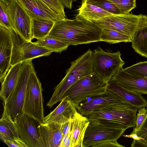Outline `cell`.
<instances>
[{
  "instance_id": "1",
  "label": "cell",
  "mask_w": 147,
  "mask_h": 147,
  "mask_svg": "<svg viewBox=\"0 0 147 147\" xmlns=\"http://www.w3.org/2000/svg\"><path fill=\"white\" fill-rule=\"evenodd\" d=\"M102 29L94 22L76 16L55 24L48 36L70 45H76L100 41Z\"/></svg>"
},
{
  "instance_id": "2",
  "label": "cell",
  "mask_w": 147,
  "mask_h": 147,
  "mask_svg": "<svg viewBox=\"0 0 147 147\" xmlns=\"http://www.w3.org/2000/svg\"><path fill=\"white\" fill-rule=\"evenodd\" d=\"M93 51L89 49L71 63L66 75L56 86L47 105L51 108L63 98L70 88L80 79L93 73Z\"/></svg>"
},
{
  "instance_id": "3",
  "label": "cell",
  "mask_w": 147,
  "mask_h": 147,
  "mask_svg": "<svg viewBox=\"0 0 147 147\" xmlns=\"http://www.w3.org/2000/svg\"><path fill=\"white\" fill-rule=\"evenodd\" d=\"M34 70L32 60L22 63L17 85L10 96L3 103V113L9 116L14 122L24 113V106L27 85L30 75Z\"/></svg>"
},
{
  "instance_id": "4",
  "label": "cell",
  "mask_w": 147,
  "mask_h": 147,
  "mask_svg": "<svg viewBox=\"0 0 147 147\" xmlns=\"http://www.w3.org/2000/svg\"><path fill=\"white\" fill-rule=\"evenodd\" d=\"M93 22L102 29L116 31L132 39L137 32L147 26V16L130 13L112 14Z\"/></svg>"
},
{
  "instance_id": "5",
  "label": "cell",
  "mask_w": 147,
  "mask_h": 147,
  "mask_svg": "<svg viewBox=\"0 0 147 147\" xmlns=\"http://www.w3.org/2000/svg\"><path fill=\"white\" fill-rule=\"evenodd\" d=\"M108 86V82L93 73L83 77L72 86L64 97L67 96L76 107L87 98L105 93L107 90Z\"/></svg>"
},
{
  "instance_id": "6",
  "label": "cell",
  "mask_w": 147,
  "mask_h": 147,
  "mask_svg": "<svg viewBox=\"0 0 147 147\" xmlns=\"http://www.w3.org/2000/svg\"><path fill=\"white\" fill-rule=\"evenodd\" d=\"M138 108L127 103L113 104L86 116L88 120L117 123L128 127H135L136 114Z\"/></svg>"
},
{
  "instance_id": "7",
  "label": "cell",
  "mask_w": 147,
  "mask_h": 147,
  "mask_svg": "<svg viewBox=\"0 0 147 147\" xmlns=\"http://www.w3.org/2000/svg\"><path fill=\"white\" fill-rule=\"evenodd\" d=\"M83 139V147L94 146L99 144L117 141L129 127L117 123L109 125L89 121Z\"/></svg>"
},
{
  "instance_id": "8",
  "label": "cell",
  "mask_w": 147,
  "mask_h": 147,
  "mask_svg": "<svg viewBox=\"0 0 147 147\" xmlns=\"http://www.w3.org/2000/svg\"><path fill=\"white\" fill-rule=\"evenodd\" d=\"M119 51L106 52L100 47L93 51V72L108 82L121 68L125 62L121 58Z\"/></svg>"
},
{
  "instance_id": "9",
  "label": "cell",
  "mask_w": 147,
  "mask_h": 147,
  "mask_svg": "<svg viewBox=\"0 0 147 147\" xmlns=\"http://www.w3.org/2000/svg\"><path fill=\"white\" fill-rule=\"evenodd\" d=\"M42 91L41 84L34 70L27 84L24 112L39 123H43L44 118Z\"/></svg>"
},
{
  "instance_id": "10",
  "label": "cell",
  "mask_w": 147,
  "mask_h": 147,
  "mask_svg": "<svg viewBox=\"0 0 147 147\" xmlns=\"http://www.w3.org/2000/svg\"><path fill=\"white\" fill-rule=\"evenodd\" d=\"M11 32L13 47L11 66L37 57L49 56L53 52L31 41L26 40L13 29Z\"/></svg>"
},
{
  "instance_id": "11",
  "label": "cell",
  "mask_w": 147,
  "mask_h": 147,
  "mask_svg": "<svg viewBox=\"0 0 147 147\" xmlns=\"http://www.w3.org/2000/svg\"><path fill=\"white\" fill-rule=\"evenodd\" d=\"M7 13L13 30L26 40L33 39L32 19L27 14L16 0L7 3Z\"/></svg>"
},
{
  "instance_id": "12",
  "label": "cell",
  "mask_w": 147,
  "mask_h": 147,
  "mask_svg": "<svg viewBox=\"0 0 147 147\" xmlns=\"http://www.w3.org/2000/svg\"><path fill=\"white\" fill-rule=\"evenodd\" d=\"M120 103H127L117 94L107 90L105 93L81 103L76 108L81 114L86 116L109 105Z\"/></svg>"
},
{
  "instance_id": "13",
  "label": "cell",
  "mask_w": 147,
  "mask_h": 147,
  "mask_svg": "<svg viewBox=\"0 0 147 147\" xmlns=\"http://www.w3.org/2000/svg\"><path fill=\"white\" fill-rule=\"evenodd\" d=\"M34 120L31 117L24 113L14 122L19 136L28 147H45Z\"/></svg>"
},
{
  "instance_id": "14",
  "label": "cell",
  "mask_w": 147,
  "mask_h": 147,
  "mask_svg": "<svg viewBox=\"0 0 147 147\" xmlns=\"http://www.w3.org/2000/svg\"><path fill=\"white\" fill-rule=\"evenodd\" d=\"M32 19H44L55 22L64 19L41 0H16Z\"/></svg>"
},
{
  "instance_id": "15",
  "label": "cell",
  "mask_w": 147,
  "mask_h": 147,
  "mask_svg": "<svg viewBox=\"0 0 147 147\" xmlns=\"http://www.w3.org/2000/svg\"><path fill=\"white\" fill-rule=\"evenodd\" d=\"M11 30L0 26V81L1 83L11 66L13 47Z\"/></svg>"
},
{
  "instance_id": "16",
  "label": "cell",
  "mask_w": 147,
  "mask_h": 147,
  "mask_svg": "<svg viewBox=\"0 0 147 147\" xmlns=\"http://www.w3.org/2000/svg\"><path fill=\"white\" fill-rule=\"evenodd\" d=\"M111 79L127 89L141 94H147V78L131 74L122 68Z\"/></svg>"
},
{
  "instance_id": "17",
  "label": "cell",
  "mask_w": 147,
  "mask_h": 147,
  "mask_svg": "<svg viewBox=\"0 0 147 147\" xmlns=\"http://www.w3.org/2000/svg\"><path fill=\"white\" fill-rule=\"evenodd\" d=\"M64 124L40 123L37 129L45 147H60L63 138Z\"/></svg>"
},
{
  "instance_id": "18",
  "label": "cell",
  "mask_w": 147,
  "mask_h": 147,
  "mask_svg": "<svg viewBox=\"0 0 147 147\" xmlns=\"http://www.w3.org/2000/svg\"><path fill=\"white\" fill-rule=\"evenodd\" d=\"M77 111L74 104L65 96L53 111L44 117L43 123L63 124L72 119Z\"/></svg>"
},
{
  "instance_id": "19",
  "label": "cell",
  "mask_w": 147,
  "mask_h": 147,
  "mask_svg": "<svg viewBox=\"0 0 147 147\" xmlns=\"http://www.w3.org/2000/svg\"><path fill=\"white\" fill-rule=\"evenodd\" d=\"M89 123L87 118L78 111L74 114L71 127V147H83V139Z\"/></svg>"
},
{
  "instance_id": "20",
  "label": "cell",
  "mask_w": 147,
  "mask_h": 147,
  "mask_svg": "<svg viewBox=\"0 0 147 147\" xmlns=\"http://www.w3.org/2000/svg\"><path fill=\"white\" fill-rule=\"evenodd\" d=\"M107 90L117 94L128 104L138 108L147 106V101L141 94L121 87L111 78L108 82Z\"/></svg>"
},
{
  "instance_id": "21",
  "label": "cell",
  "mask_w": 147,
  "mask_h": 147,
  "mask_svg": "<svg viewBox=\"0 0 147 147\" xmlns=\"http://www.w3.org/2000/svg\"><path fill=\"white\" fill-rule=\"evenodd\" d=\"M22 62L11 66L1 83L0 96L5 102L14 90L20 77Z\"/></svg>"
},
{
  "instance_id": "22",
  "label": "cell",
  "mask_w": 147,
  "mask_h": 147,
  "mask_svg": "<svg viewBox=\"0 0 147 147\" xmlns=\"http://www.w3.org/2000/svg\"><path fill=\"white\" fill-rule=\"evenodd\" d=\"M77 11L76 16L92 22L113 14L98 7L87 3L83 0Z\"/></svg>"
},
{
  "instance_id": "23",
  "label": "cell",
  "mask_w": 147,
  "mask_h": 147,
  "mask_svg": "<svg viewBox=\"0 0 147 147\" xmlns=\"http://www.w3.org/2000/svg\"><path fill=\"white\" fill-rule=\"evenodd\" d=\"M55 22L44 19L32 20V31L33 39L42 40L48 36Z\"/></svg>"
},
{
  "instance_id": "24",
  "label": "cell",
  "mask_w": 147,
  "mask_h": 147,
  "mask_svg": "<svg viewBox=\"0 0 147 147\" xmlns=\"http://www.w3.org/2000/svg\"><path fill=\"white\" fill-rule=\"evenodd\" d=\"M14 137H19L15 122L10 117L3 113L0 120V138L3 142Z\"/></svg>"
},
{
  "instance_id": "25",
  "label": "cell",
  "mask_w": 147,
  "mask_h": 147,
  "mask_svg": "<svg viewBox=\"0 0 147 147\" xmlns=\"http://www.w3.org/2000/svg\"><path fill=\"white\" fill-rule=\"evenodd\" d=\"M131 42L135 51L147 58V26L137 32Z\"/></svg>"
},
{
  "instance_id": "26",
  "label": "cell",
  "mask_w": 147,
  "mask_h": 147,
  "mask_svg": "<svg viewBox=\"0 0 147 147\" xmlns=\"http://www.w3.org/2000/svg\"><path fill=\"white\" fill-rule=\"evenodd\" d=\"M100 41L110 44L131 42L132 39L129 36L119 32L112 30L102 29L100 37Z\"/></svg>"
},
{
  "instance_id": "27",
  "label": "cell",
  "mask_w": 147,
  "mask_h": 147,
  "mask_svg": "<svg viewBox=\"0 0 147 147\" xmlns=\"http://www.w3.org/2000/svg\"><path fill=\"white\" fill-rule=\"evenodd\" d=\"M36 44L57 53L66 50L69 45L61 41L52 38L48 36L44 39L34 42Z\"/></svg>"
},
{
  "instance_id": "28",
  "label": "cell",
  "mask_w": 147,
  "mask_h": 147,
  "mask_svg": "<svg viewBox=\"0 0 147 147\" xmlns=\"http://www.w3.org/2000/svg\"><path fill=\"white\" fill-rule=\"evenodd\" d=\"M123 136L138 141L142 144L143 147H147V116L138 130L134 128L130 134Z\"/></svg>"
},
{
  "instance_id": "29",
  "label": "cell",
  "mask_w": 147,
  "mask_h": 147,
  "mask_svg": "<svg viewBox=\"0 0 147 147\" xmlns=\"http://www.w3.org/2000/svg\"><path fill=\"white\" fill-rule=\"evenodd\" d=\"M87 3L98 7L113 14L121 13L119 8L108 0H83Z\"/></svg>"
},
{
  "instance_id": "30",
  "label": "cell",
  "mask_w": 147,
  "mask_h": 147,
  "mask_svg": "<svg viewBox=\"0 0 147 147\" xmlns=\"http://www.w3.org/2000/svg\"><path fill=\"white\" fill-rule=\"evenodd\" d=\"M123 69L131 74L147 78V61L138 62Z\"/></svg>"
},
{
  "instance_id": "31",
  "label": "cell",
  "mask_w": 147,
  "mask_h": 147,
  "mask_svg": "<svg viewBox=\"0 0 147 147\" xmlns=\"http://www.w3.org/2000/svg\"><path fill=\"white\" fill-rule=\"evenodd\" d=\"M114 4L119 9L121 13H129L135 8L136 0H108Z\"/></svg>"
},
{
  "instance_id": "32",
  "label": "cell",
  "mask_w": 147,
  "mask_h": 147,
  "mask_svg": "<svg viewBox=\"0 0 147 147\" xmlns=\"http://www.w3.org/2000/svg\"><path fill=\"white\" fill-rule=\"evenodd\" d=\"M7 3L0 0V26L9 30L13 29L7 13Z\"/></svg>"
},
{
  "instance_id": "33",
  "label": "cell",
  "mask_w": 147,
  "mask_h": 147,
  "mask_svg": "<svg viewBox=\"0 0 147 147\" xmlns=\"http://www.w3.org/2000/svg\"><path fill=\"white\" fill-rule=\"evenodd\" d=\"M56 13L65 19V7L59 0H41Z\"/></svg>"
},
{
  "instance_id": "34",
  "label": "cell",
  "mask_w": 147,
  "mask_h": 147,
  "mask_svg": "<svg viewBox=\"0 0 147 147\" xmlns=\"http://www.w3.org/2000/svg\"><path fill=\"white\" fill-rule=\"evenodd\" d=\"M138 113L136 116V127L135 129L138 130L147 116V108L145 109V107H142L138 109Z\"/></svg>"
},
{
  "instance_id": "35",
  "label": "cell",
  "mask_w": 147,
  "mask_h": 147,
  "mask_svg": "<svg viewBox=\"0 0 147 147\" xmlns=\"http://www.w3.org/2000/svg\"><path fill=\"white\" fill-rule=\"evenodd\" d=\"M10 147H28L26 144L19 137H14L4 142Z\"/></svg>"
},
{
  "instance_id": "36",
  "label": "cell",
  "mask_w": 147,
  "mask_h": 147,
  "mask_svg": "<svg viewBox=\"0 0 147 147\" xmlns=\"http://www.w3.org/2000/svg\"><path fill=\"white\" fill-rule=\"evenodd\" d=\"M71 125L68 132L63 138L60 147H71Z\"/></svg>"
},
{
  "instance_id": "37",
  "label": "cell",
  "mask_w": 147,
  "mask_h": 147,
  "mask_svg": "<svg viewBox=\"0 0 147 147\" xmlns=\"http://www.w3.org/2000/svg\"><path fill=\"white\" fill-rule=\"evenodd\" d=\"M125 146L120 144L117 141L108 142L98 144L94 147H124Z\"/></svg>"
},
{
  "instance_id": "38",
  "label": "cell",
  "mask_w": 147,
  "mask_h": 147,
  "mask_svg": "<svg viewBox=\"0 0 147 147\" xmlns=\"http://www.w3.org/2000/svg\"><path fill=\"white\" fill-rule=\"evenodd\" d=\"M65 7L69 9H71L72 5V0H59Z\"/></svg>"
},
{
  "instance_id": "39",
  "label": "cell",
  "mask_w": 147,
  "mask_h": 147,
  "mask_svg": "<svg viewBox=\"0 0 147 147\" xmlns=\"http://www.w3.org/2000/svg\"><path fill=\"white\" fill-rule=\"evenodd\" d=\"M6 2L7 3L10 2L11 0H3Z\"/></svg>"
},
{
  "instance_id": "40",
  "label": "cell",
  "mask_w": 147,
  "mask_h": 147,
  "mask_svg": "<svg viewBox=\"0 0 147 147\" xmlns=\"http://www.w3.org/2000/svg\"><path fill=\"white\" fill-rule=\"evenodd\" d=\"M73 1H76V0H72Z\"/></svg>"
},
{
  "instance_id": "41",
  "label": "cell",
  "mask_w": 147,
  "mask_h": 147,
  "mask_svg": "<svg viewBox=\"0 0 147 147\" xmlns=\"http://www.w3.org/2000/svg\"></svg>"
},
{
  "instance_id": "42",
  "label": "cell",
  "mask_w": 147,
  "mask_h": 147,
  "mask_svg": "<svg viewBox=\"0 0 147 147\" xmlns=\"http://www.w3.org/2000/svg\"></svg>"
}]
</instances>
